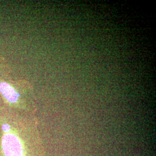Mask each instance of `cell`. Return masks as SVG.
<instances>
[{"label": "cell", "instance_id": "1", "mask_svg": "<svg viewBox=\"0 0 156 156\" xmlns=\"http://www.w3.org/2000/svg\"><path fill=\"white\" fill-rule=\"evenodd\" d=\"M1 156H44V147L33 116L8 115L0 119Z\"/></svg>", "mask_w": 156, "mask_h": 156}, {"label": "cell", "instance_id": "2", "mask_svg": "<svg viewBox=\"0 0 156 156\" xmlns=\"http://www.w3.org/2000/svg\"><path fill=\"white\" fill-rule=\"evenodd\" d=\"M0 94L6 104L26 113L34 108L33 89L26 81H6L0 78Z\"/></svg>", "mask_w": 156, "mask_h": 156}, {"label": "cell", "instance_id": "3", "mask_svg": "<svg viewBox=\"0 0 156 156\" xmlns=\"http://www.w3.org/2000/svg\"><path fill=\"white\" fill-rule=\"evenodd\" d=\"M9 73V68L7 66L5 60L0 56V75H5Z\"/></svg>", "mask_w": 156, "mask_h": 156}]
</instances>
